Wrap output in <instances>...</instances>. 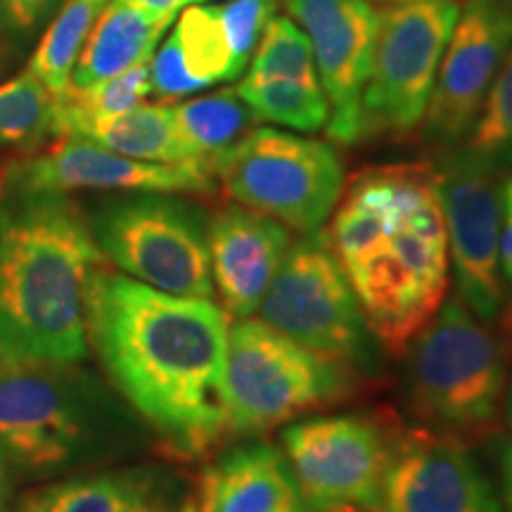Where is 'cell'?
<instances>
[{
  "label": "cell",
  "instance_id": "4316f807",
  "mask_svg": "<svg viewBox=\"0 0 512 512\" xmlns=\"http://www.w3.org/2000/svg\"><path fill=\"white\" fill-rule=\"evenodd\" d=\"M460 150L498 174L512 166V46Z\"/></svg>",
  "mask_w": 512,
  "mask_h": 512
},
{
  "label": "cell",
  "instance_id": "6da1fadb",
  "mask_svg": "<svg viewBox=\"0 0 512 512\" xmlns=\"http://www.w3.org/2000/svg\"><path fill=\"white\" fill-rule=\"evenodd\" d=\"M228 323L211 299L159 292L100 264L88 273V347L178 458L207 456L230 434Z\"/></svg>",
  "mask_w": 512,
  "mask_h": 512
},
{
  "label": "cell",
  "instance_id": "5bb4252c",
  "mask_svg": "<svg viewBox=\"0 0 512 512\" xmlns=\"http://www.w3.org/2000/svg\"><path fill=\"white\" fill-rule=\"evenodd\" d=\"M309 36L318 83L330 107L325 131L335 143L363 138L361 100L380 10L370 0H283Z\"/></svg>",
  "mask_w": 512,
  "mask_h": 512
},
{
  "label": "cell",
  "instance_id": "60d3db41",
  "mask_svg": "<svg viewBox=\"0 0 512 512\" xmlns=\"http://www.w3.org/2000/svg\"><path fill=\"white\" fill-rule=\"evenodd\" d=\"M508 3H510V5H512V0H508Z\"/></svg>",
  "mask_w": 512,
  "mask_h": 512
},
{
  "label": "cell",
  "instance_id": "4fadbf2b",
  "mask_svg": "<svg viewBox=\"0 0 512 512\" xmlns=\"http://www.w3.org/2000/svg\"><path fill=\"white\" fill-rule=\"evenodd\" d=\"M510 46L508 0H467L441 55L422 117V133L430 143L446 150L465 143Z\"/></svg>",
  "mask_w": 512,
  "mask_h": 512
},
{
  "label": "cell",
  "instance_id": "3957f363",
  "mask_svg": "<svg viewBox=\"0 0 512 512\" xmlns=\"http://www.w3.org/2000/svg\"><path fill=\"white\" fill-rule=\"evenodd\" d=\"M100 259L91 223L67 192H5L0 361L79 363L86 358V283Z\"/></svg>",
  "mask_w": 512,
  "mask_h": 512
},
{
  "label": "cell",
  "instance_id": "f546056e",
  "mask_svg": "<svg viewBox=\"0 0 512 512\" xmlns=\"http://www.w3.org/2000/svg\"><path fill=\"white\" fill-rule=\"evenodd\" d=\"M150 83L152 93L162 100H176L183 98V95L202 91L200 83L192 79L188 67H185L181 46H178L174 31H171V36L152 55Z\"/></svg>",
  "mask_w": 512,
  "mask_h": 512
},
{
  "label": "cell",
  "instance_id": "8fae6325",
  "mask_svg": "<svg viewBox=\"0 0 512 512\" xmlns=\"http://www.w3.org/2000/svg\"><path fill=\"white\" fill-rule=\"evenodd\" d=\"M396 441L366 413L318 415L283 430V451L311 512L380 510Z\"/></svg>",
  "mask_w": 512,
  "mask_h": 512
},
{
  "label": "cell",
  "instance_id": "e575fe53",
  "mask_svg": "<svg viewBox=\"0 0 512 512\" xmlns=\"http://www.w3.org/2000/svg\"><path fill=\"white\" fill-rule=\"evenodd\" d=\"M3 512H48V510H46V503H43L41 489H36V491H29V494H24L12 505H5Z\"/></svg>",
  "mask_w": 512,
  "mask_h": 512
},
{
  "label": "cell",
  "instance_id": "d590c367",
  "mask_svg": "<svg viewBox=\"0 0 512 512\" xmlns=\"http://www.w3.org/2000/svg\"><path fill=\"white\" fill-rule=\"evenodd\" d=\"M8 496H10V477L8 472L0 467V512H3L5 505H8Z\"/></svg>",
  "mask_w": 512,
  "mask_h": 512
},
{
  "label": "cell",
  "instance_id": "d6a6232c",
  "mask_svg": "<svg viewBox=\"0 0 512 512\" xmlns=\"http://www.w3.org/2000/svg\"><path fill=\"white\" fill-rule=\"evenodd\" d=\"M501 467V503L503 512H512V441H505L498 456Z\"/></svg>",
  "mask_w": 512,
  "mask_h": 512
},
{
  "label": "cell",
  "instance_id": "d6986e66",
  "mask_svg": "<svg viewBox=\"0 0 512 512\" xmlns=\"http://www.w3.org/2000/svg\"><path fill=\"white\" fill-rule=\"evenodd\" d=\"M188 484L169 467L133 465L41 489L48 512H181Z\"/></svg>",
  "mask_w": 512,
  "mask_h": 512
},
{
  "label": "cell",
  "instance_id": "1f68e13d",
  "mask_svg": "<svg viewBox=\"0 0 512 512\" xmlns=\"http://www.w3.org/2000/svg\"><path fill=\"white\" fill-rule=\"evenodd\" d=\"M501 271L505 287L512 292V178L503 183V228H501Z\"/></svg>",
  "mask_w": 512,
  "mask_h": 512
},
{
  "label": "cell",
  "instance_id": "ab89813d",
  "mask_svg": "<svg viewBox=\"0 0 512 512\" xmlns=\"http://www.w3.org/2000/svg\"><path fill=\"white\" fill-rule=\"evenodd\" d=\"M192 3H207V0H190V5H192Z\"/></svg>",
  "mask_w": 512,
  "mask_h": 512
},
{
  "label": "cell",
  "instance_id": "ba28073f",
  "mask_svg": "<svg viewBox=\"0 0 512 512\" xmlns=\"http://www.w3.org/2000/svg\"><path fill=\"white\" fill-rule=\"evenodd\" d=\"M91 230L100 254L128 278L178 297L214 294L209 223L190 204L143 192L102 207Z\"/></svg>",
  "mask_w": 512,
  "mask_h": 512
},
{
  "label": "cell",
  "instance_id": "d4e9b609",
  "mask_svg": "<svg viewBox=\"0 0 512 512\" xmlns=\"http://www.w3.org/2000/svg\"><path fill=\"white\" fill-rule=\"evenodd\" d=\"M174 34L181 46L185 67L202 88L233 81L242 74L230 53L216 5H188L178 17Z\"/></svg>",
  "mask_w": 512,
  "mask_h": 512
},
{
  "label": "cell",
  "instance_id": "7a4b0ae2",
  "mask_svg": "<svg viewBox=\"0 0 512 512\" xmlns=\"http://www.w3.org/2000/svg\"><path fill=\"white\" fill-rule=\"evenodd\" d=\"M332 211L325 238L361 304L370 335L403 354L446 302L448 235L434 174L382 166L361 174Z\"/></svg>",
  "mask_w": 512,
  "mask_h": 512
},
{
  "label": "cell",
  "instance_id": "f1b7e54d",
  "mask_svg": "<svg viewBox=\"0 0 512 512\" xmlns=\"http://www.w3.org/2000/svg\"><path fill=\"white\" fill-rule=\"evenodd\" d=\"M216 8H219L233 60L240 72H245L268 19L275 15L278 0H230V3L216 5Z\"/></svg>",
  "mask_w": 512,
  "mask_h": 512
},
{
  "label": "cell",
  "instance_id": "277c9868",
  "mask_svg": "<svg viewBox=\"0 0 512 512\" xmlns=\"http://www.w3.org/2000/svg\"><path fill=\"white\" fill-rule=\"evenodd\" d=\"M112 418L79 363L0 361V467L8 477H50L110 439Z\"/></svg>",
  "mask_w": 512,
  "mask_h": 512
},
{
  "label": "cell",
  "instance_id": "44dd1931",
  "mask_svg": "<svg viewBox=\"0 0 512 512\" xmlns=\"http://www.w3.org/2000/svg\"><path fill=\"white\" fill-rule=\"evenodd\" d=\"M74 136H83L119 155L157 164H197L176 128L174 105H138L117 117L83 124ZM207 169V166H204Z\"/></svg>",
  "mask_w": 512,
  "mask_h": 512
},
{
  "label": "cell",
  "instance_id": "9a60e30c",
  "mask_svg": "<svg viewBox=\"0 0 512 512\" xmlns=\"http://www.w3.org/2000/svg\"><path fill=\"white\" fill-rule=\"evenodd\" d=\"M10 190H124V192H209L214 174L197 164L140 162L93 140L60 136L43 155L15 164L3 178Z\"/></svg>",
  "mask_w": 512,
  "mask_h": 512
},
{
  "label": "cell",
  "instance_id": "cb8c5ba5",
  "mask_svg": "<svg viewBox=\"0 0 512 512\" xmlns=\"http://www.w3.org/2000/svg\"><path fill=\"white\" fill-rule=\"evenodd\" d=\"M110 0H64L55 22L38 43L29 72L43 81L53 95H62L72 81V69L91 34L95 19Z\"/></svg>",
  "mask_w": 512,
  "mask_h": 512
},
{
  "label": "cell",
  "instance_id": "7c38bea8",
  "mask_svg": "<svg viewBox=\"0 0 512 512\" xmlns=\"http://www.w3.org/2000/svg\"><path fill=\"white\" fill-rule=\"evenodd\" d=\"M434 188L444 211L458 297L477 318L494 323L508 292L501 271V174L460 150L434 174Z\"/></svg>",
  "mask_w": 512,
  "mask_h": 512
},
{
  "label": "cell",
  "instance_id": "5b68a950",
  "mask_svg": "<svg viewBox=\"0 0 512 512\" xmlns=\"http://www.w3.org/2000/svg\"><path fill=\"white\" fill-rule=\"evenodd\" d=\"M508 389L501 337L458 297H448L408 344L406 394L434 434L465 441L496 427Z\"/></svg>",
  "mask_w": 512,
  "mask_h": 512
},
{
  "label": "cell",
  "instance_id": "4dcf8cb0",
  "mask_svg": "<svg viewBox=\"0 0 512 512\" xmlns=\"http://www.w3.org/2000/svg\"><path fill=\"white\" fill-rule=\"evenodd\" d=\"M57 0H0V29L29 34L53 15Z\"/></svg>",
  "mask_w": 512,
  "mask_h": 512
},
{
  "label": "cell",
  "instance_id": "7402d4cb",
  "mask_svg": "<svg viewBox=\"0 0 512 512\" xmlns=\"http://www.w3.org/2000/svg\"><path fill=\"white\" fill-rule=\"evenodd\" d=\"M176 128L192 157L214 174V164L252 131L254 114L235 88L174 105Z\"/></svg>",
  "mask_w": 512,
  "mask_h": 512
},
{
  "label": "cell",
  "instance_id": "2e32d148",
  "mask_svg": "<svg viewBox=\"0 0 512 512\" xmlns=\"http://www.w3.org/2000/svg\"><path fill=\"white\" fill-rule=\"evenodd\" d=\"M377 512H503V503L465 441L425 430L396 441Z\"/></svg>",
  "mask_w": 512,
  "mask_h": 512
},
{
  "label": "cell",
  "instance_id": "ac0fdd59",
  "mask_svg": "<svg viewBox=\"0 0 512 512\" xmlns=\"http://www.w3.org/2000/svg\"><path fill=\"white\" fill-rule=\"evenodd\" d=\"M200 512H311L283 448L266 441L233 446L192 486Z\"/></svg>",
  "mask_w": 512,
  "mask_h": 512
},
{
  "label": "cell",
  "instance_id": "8992f818",
  "mask_svg": "<svg viewBox=\"0 0 512 512\" xmlns=\"http://www.w3.org/2000/svg\"><path fill=\"white\" fill-rule=\"evenodd\" d=\"M349 368L302 347L261 318L228 323V432L254 437L342 401Z\"/></svg>",
  "mask_w": 512,
  "mask_h": 512
},
{
  "label": "cell",
  "instance_id": "83f0119b",
  "mask_svg": "<svg viewBox=\"0 0 512 512\" xmlns=\"http://www.w3.org/2000/svg\"><path fill=\"white\" fill-rule=\"evenodd\" d=\"M249 62H252L249 67L252 76L318 83L309 36L294 19L285 15H273L268 19Z\"/></svg>",
  "mask_w": 512,
  "mask_h": 512
},
{
  "label": "cell",
  "instance_id": "484cf974",
  "mask_svg": "<svg viewBox=\"0 0 512 512\" xmlns=\"http://www.w3.org/2000/svg\"><path fill=\"white\" fill-rule=\"evenodd\" d=\"M57 95L29 72L0 86V145H36L57 136Z\"/></svg>",
  "mask_w": 512,
  "mask_h": 512
},
{
  "label": "cell",
  "instance_id": "52a82bcc",
  "mask_svg": "<svg viewBox=\"0 0 512 512\" xmlns=\"http://www.w3.org/2000/svg\"><path fill=\"white\" fill-rule=\"evenodd\" d=\"M226 195L294 233L325 228L344 195L342 159L328 143L280 128H254L214 164Z\"/></svg>",
  "mask_w": 512,
  "mask_h": 512
},
{
  "label": "cell",
  "instance_id": "74e56055",
  "mask_svg": "<svg viewBox=\"0 0 512 512\" xmlns=\"http://www.w3.org/2000/svg\"><path fill=\"white\" fill-rule=\"evenodd\" d=\"M181 512H200V508H197L195 496H192V491H190V498H188V501H185V505H183V510H181Z\"/></svg>",
  "mask_w": 512,
  "mask_h": 512
},
{
  "label": "cell",
  "instance_id": "ffe728a7",
  "mask_svg": "<svg viewBox=\"0 0 512 512\" xmlns=\"http://www.w3.org/2000/svg\"><path fill=\"white\" fill-rule=\"evenodd\" d=\"M171 22L174 19L150 15L128 0H110L83 43L69 86L91 88L150 60Z\"/></svg>",
  "mask_w": 512,
  "mask_h": 512
},
{
  "label": "cell",
  "instance_id": "f35d334b",
  "mask_svg": "<svg viewBox=\"0 0 512 512\" xmlns=\"http://www.w3.org/2000/svg\"><path fill=\"white\" fill-rule=\"evenodd\" d=\"M377 3H392V5H399V3H415V0H377Z\"/></svg>",
  "mask_w": 512,
  "mask_h": 512
},
{
  "label": "cell",
  "instance_id": "e0dca14e",
  "mask_svg": "<svg viewBox=\"0 0 512 512\" xmlns=\"http://www.w3.org/2000/svg\"><path fill=\"white\" fill-rule=\"evenodd\" d=\"M292 242L290 228L240 204L211 216V278L228 318H252L259 311Z\"/></svg>",
  "mask_w": 512,
  "mask_h": 512
},
{
  "label": "cell",
  "instance_id": "603a6c76",
  "mask_svg": "<svg viewBox=\"0 0 512 512\" xmlns=\"http://www.w3.org/2000/svg\"><path fill=\"white\" fill-rule=\"evenodd\" d=\"M235 91L245 100L256 121H268L302 133H316L328 126L330 107L320 83L247 74Z\"/></svg>",
  "mask_w": 512,
  "mask_h": 512
},
{
  "label": "cell",
  "instance_id": "30bf717a",
  "mask_svg": "<svg viewBox=\"0 0 512 512\" xmlns=\"http://www.w3.org/2000/svg\"><path fill=\"white\" fill-rule=\"evenodd\" d=\"M460 5L415 0L380 10L361 117L366 133H408L422 124Z\"/></svg>",
  "mask_w": 512,
  "mask_h": 512
},
{
  "label": "cell",
  "instance_id": "8d00e7d4",
  "mask_svg": "<svg viewBox=\"0 0 512 512\" xmlns=\"http://www.w3.org/2000/svg\"><path fill=\"white\" fill-rule=\"evenodd\" d=\"M503 411H505V420H508V425L512 427V382L508 384V389H505V401H503Z\"/></svg>",
  "mask_w": 512,
  "mask_h": 512
},
{
  "label": "cell",
  "instance_id": "836d02e7",
  "mask_svg": "<svg viewBox=\"0 0 512 512\" xmlns=\"http://www.w3.org/2000/svg\"><path fill=\"white\" fill-rule=\"evenodd\" d=\"M128 3L138 5L145 12L155 17H164V19H176V12L190 5V0H128Z\"/></svg>",
  "mask_w": 512,
  "mask_h": 512
},
{
  "label": "cell",
  "instance_id": "9c48e42d",
  "mask_svg": "<svg viewBox=\"0 0 512 512\" xmlns=\"http://www.w3.org/2000/svg\"><path fill=\"white\" fill-rule=\"evenodd\" d=\"M256 313L271 328L339 366H373L375 337L325 228L292 242Z\"/></svg>",
  "mask_w": 512,
  "mask_h": 512
}]
</instances>
